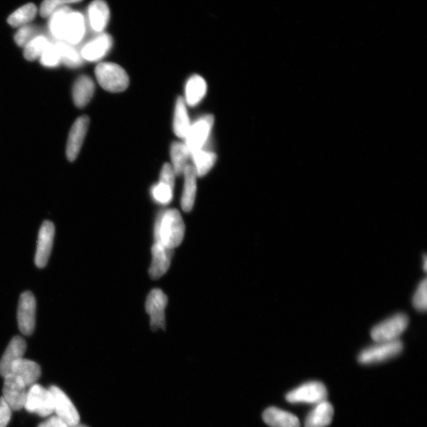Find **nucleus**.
<instances>
[{
  "instance_id": "nucleus-1",
  "label": "nucleus",
  "mask_w": 427,
  "mask_h": 427,
  "mask_svg": "<svg viewBox=\"0 0 427 427\" xmlns=\"http://www.w3.org/2000/svg\"><path fill=\"white\" fill-rule=\"evenodd\" d=\"M185 226L182 215L176 209L160 213L154 225V240L170 250L180 245L184 237Z\"/></svg>"
},
{
  "instance_id": "nucleus-2",
  "label": "nucleus",
  "mask_w": 427,
  "mask_h": 427,
  "mask_svg": "<svg viewBox=\"0 0 427 427\" xmlns=\"http://www.w3.org/2000/svg\"><path fill=\"white\" fill-rule=\"evenodd\" d=\"M97 81L108 92L125 91L129 86V76L123 68L115 63L103 62L95 68Z\"/></svg>"
},
{
  "instance_id": "nucleus-3",
  "label": "nucleus",
  "mask_w": 427,
  "mask_h": 427,
  "mask_svg": "<svg viewBox=\"0 0 427 427\" xmlns=\"http://www.w3.org/2000/svg\"><path fill=\"white\" fill-rule=\"evenodd\" d=\"M214 123L215 117L212 114L203 115L191 123L187 137L184 140L190 154L205 147L212 133Z\"/></svg>"
},
{
  "instance_id": "nucleus-4",
  "label": "nucleus",
  "mask_w": 427,
  "mask_h": 427,
  "mask_svg": "<svg viewBox=\"0 0 427 427\" xmlns=\"http://www.w3.org/2000/svg\"><path fill=\"white\" fill-rule=\"evenodd\" d=\"M409 324V318L405 313L392 316L381 323L374 326L371 330V337L376 343L393 341L398 339Z\"/></svg>"
},
{
  "instance_id": "nucleus-5",
  "label": "nucleus",
  "mask_w": 427,
  "mask_h": 427,
  "mask_svg": "<svg viewBox=\"0 0 427 427\" xmlns=\"http://www.w3.org/2000/svg\"><path fill=\"white\" fill-rule=\"evenodd\" d=\"M403 348V343L399 339L393 341L377 343L364 349L358 355V360L364 365L385 362L400 355Z\"/></svg>"
},
{
  "instance_id": "nucleus-6",
  "label": "nucleus",
  "mask_w": 427,
  "mask_h": 427,
  "mask_svg": "<svg viewBox=\"0 0 427 427\" xmlns=\"http://www.w3.org/2000/svg\"><path fill=\"white\" fill-rule=\"evenodd\" d=\"M24 407L27 412L41 417L50 416L54 412L53 395L49 389L34 384L27 392Z\"/></svg>"
},
{
  "instance_id": "nucleus-7",
  "label": "nucleus",
  "mask_w": 427,
  "mask_h": 427,
  "mask_svg": "<svg viewBox=\"0 0 427 427\" xmlns=\"http://www.w3.org/2000/svg\"><path fill=\"white\" fill-rule=\"evenodd\" d=\"M327 388L324 384L311 381L303 384L289 392L286 399L290 404L318 405L326 400Z\"/></svg>"
},
{
  "instance_id": "nucleus-8",
  "label": "nucleus",
  "mask_w": 427,
  "mask_h": 427,
  "mask_svg": "<svg viewBox=\"0 0 427 427\" xmlns=\"http://www.w3.org/2000/svg\"><path fill=\"white\" fill-rule=\"evenodd\" d=\"M3 394L12 411L18 412L24 408L27 400V386L20 377L12 374L4 377Z\"/></svg>"
},
{
  "instance_id": "nucleus-9",
  "label": "nucleus",
  "mask_w": 427,
  "mask_h": 427,
  "mask_svg": "<svg viewBox=\"0 0 427 427\" xmlns=\"http://www.w3.org/2000/svg\"><path fill=\"white\" fill-rule=\"evenodd\" d=\"M36 299L30 292L21 294L18 308V327L25 336H30L34 331L36 323Z\"/></svg>"
},
{
  "instance_id": "nucleus-10",
  "label": "nucleus",
  "mask_w": 427,
  "mask_h": 427,
  "mask_svg": "<svg viewBox=\"0 0 427 427\" xmlns=\"http://www.w3.org/2000/svg\"><path fill=\"white\" fill-rule=\"evenodd\" d=\"M53 398L54 412L67 426L79 424V414L72 402L60 388L53 386L48 388Z\"/></svg>"
},
{
  "instance_id": "nucleus-11",
  "label": "nucleus",
  "mask_w": 427,
  "mask_h": 427,
  "mask_svg": "<svg viewBox=\"0 0 427 427\" xmlns=\"http://www.w3.org/2000/svg\"><path fill=\"white\" fill-rule=\"evenodd\" d=\"M168 299L163 290L154 289L148 295L146 302V311L151 317V327L154 331L165 329V309Z\"/></svg>"
},
{
  "instance_id": "nucleus-12",
  "label": "nucleus",
  "mask_w": 427,
  "mask_h": 427,
  "mask_svg": "<svg viewBox=\"0 0 427 427\" xmlns=\"http://www.w3.org/2000/svg\"><path fill=\"white\" fill-rule=\"evenodd\" d=\"M90 126L88 116H82L73 123L67 144V157L70 162L75 161L81 151L86 133Z\"/></svg>"
},
{
  "instance_id": "nucleus-13",
  "label": "nucleus",
  "mask_w": 427,
  "mask_h": 427,
  "mask_svg": "<svg viewBox=\"0 0 427 427\" xmlns=\"http://www.w3.org/2000/svg\"><path fill=\"white\" fill-rule=\"evenodd\" d=\"M54 236L55 226L53 222L50 221L43 222L39 234L35 255L36 267L43 269L47 265L53 250Z\"/></svg>"
},
{
  "instance_id": "nucleus-14",
  "label": "nucleus",
  "mask_w": 427,
  "mask_h": 427,
  "mask_svg": "<svg viewBox=\"0 0 427 427\" xmlns=\"http://www.w3.org/2000/svg\"><path fill=\"white\" fill-rule=\"evenodd\" d=\"M113 39L108 34H98L83 47L80 54L83 60L97 62L102 60L113 47Z\"/></svg>"
},
{
  "instance_id": "nucleus-15",
  "label": "nucleus",
  "mask_w": 427,
  "mask_h": 427,
  "mask_svg": "<svg viewBox=\"0 0 427 427\" xmlns=\"http://www.w3.org/2000/svg\"><path fill=\"white\" fill-rule=\"evenodd\" d=\"M151 252L152 263L149 274L153 280H158L168 271L173 255V250L168 249L162 244L154 243Z\"/></svg>"
},
{
  "instance_id": "nucleus-16",
  "label": "nucleus",
  "mask_w": 427,
  "mask_h": 427,
  "mask_svg": "<svg viewBox=\"0 0 427 427\" xmlns=\"http://www.w3.org/2000/svg\"><path fill=\"white\" fill-rule=\"evenodd\" d=\"M27 350V343L21 337L11 339L1 360H0V375L6 377L11 374L12 365L22 358Z\"/></svg>"
},
{
  "instance_id": "nucleus-17",
  "label": "nucleus",
  "mask_w": 427,
  "mask_h": 427,
  "mask_svg": "<svg viewBox=\"0 0 427 427\" xmlns=\"http://www.w3.org/2000/svg\"><path fill=\"white\" fill-rule=\"evenodd\" d=\"M86 34L85 18L80 12L72 11L68 15L64 42L75 46L84 39Z\"/></svg>"
},
{
  "instance_id": "nucleus-18",
  "label": "nucleus",
  "mask_w": 427,
  "mask_h": 427,
  "mask_svg": "<svg viewBox=\"0 0 427 427\" xmlns=\"http://www.w3.org/2000/svg\"><path fill=\"white\" fill-rule=\"evenodd\" d=\"M11 374L20 377L29 387L34 385L40 379L41 370L38 363L22 358L12 365Z\"/></svg>"
},
{
  "instance_id": "nucleus-19",
  "label": "nucleus",
  "mask_w": 427,
  "mask_h": 427,
  "mask_svg": "<svg viewBox=\"0 0 427 427\" xmlns=\"http://www.w3.org/2000/svg\"><path fill=\"white\" fill-rule=\"evenodd\" d=\"M207 91L205 79L199 75L191 76L184 86V101L187 107H195L205 97Z\"/></svg>"
},
{
  "instance_id": "nucleus-20",
  "label": "nucleus",
  "mask_w": 427,
  "mask_h": 427,
  "mask_svg": "<svg viewBox=\"0 0 427 427\" xmlns=\"http://www.w3.org/2000/svg\"><path fill=\"white\" fill-rule=\"evenodd\" d=\"M110 12L104 0H95L88 8V18L90 28L94 32L100 34L107 28L109 21Z\"/></svg>"
},
{
  "instance_id": "nucleus-21",
  "label": "nucleus",
  "mask_w": 427,
  "mask_h": 427,
  "mask_svg": "<svg viewBox=\"0 0 427 427\" xmlns=\"http://www.w3.org/2000/svg\"><path fill=\"white\" fill-rule=\"evenodd\" d=\"M184 188L182 196V208L185 212H190L194 208L196 191L197 175L191 164H189L183 172Z\"/></svg>"
},
{
  "instance_id": "nucleus-22",
  "label": "nucleus",
  "mask_w": 427,
  "mask_h": 427,
  "mask_svg": "<svg viewBox=\"0 0 427 427\" xmlns=\"http://www.w3.org/2000/svg\"><path fill=\"white\" fill-rule=\"evenodd\" d=\"M95 92L94 80L88 76H81L73 86L72 97L74 103L78 108L88 105Z\"/></svg>"
},
{
  "instance_id": "nucleus-23",
  "label": "nucleus",
  "mask_w": 427,
  "mask_h": 427,
  "mask_svg": "<svg viewBox=\"0 0 427 427\" xmlns=\"http://www.w3.org/2000/svg\"><path fill=\"white\" fill-rule=\"evenodd\" d=\"M263 419L270 427H301L298 417L278 407H271L266 409Z\"/></svg>"
},
{
  "instance_id": "nucleus-24",
  "label": "nucleus",
  "mask_w": 427,
  "mask_h": 427,
  "mask_svg": "<svg viewBox=\"0 0 427 427\" xmlns=\"http://www.w3.org/2000/svg\"><path fill=\"white\" fill-rule=\"evenodd\" d=\"M334 408L329 401L325 400L316 405L313 409L309 413L305 427H326L332 423Z\"/></svg>"
},
{
  "instance_id": "nucleus-25",
  "label": "nucleus",
  "mask_w": 427,
  "mask_h": 427,
  "mask_svg": "<svg viewBox=\"0 0 427 427\" xmlns=\"http://www.w3.org/2000/svg\"><path fill=\"white\" fill-rule=\"evenodd\" d=\"M191 122L188 112L187 104H185L184 98L179 97L177 99L173 114L172 128L173 133L178 138L184 140L189 131Z\"/></svg>"
},
{
  "instance_id": "nucleus-26",
  "label": "nucleus",
  "mask_w": 427,
  "mask_h": 427,
  "mask_svg": "<svg viewBox=\"0 0 427 427\" xmlns=\"http://www.w3.org/2000/svg\"><path fill=\"white\" fill-rule=\"evenodd\" d=\"M190 158L193 161L191 165L194 166L197 177H202L212 170L217 161V154L203 148V149L191 153Z\"/></svg>"
},
{
  "instance_id": "nucleus-27",
  "label": "nucleus",
  "mask_w": 427,
  "mask_h": 427,
  "mask_svg": "<svg viewBox=\"0 0 427 427\" xmlns=\"http://www.w3.org/2000/svg\"><path fill=\"white\" fill-rule=\"evenodd\" d=\"M171 166L176 176L183 175L190 159V152L184 142H175L170 147Z\"/></svg>"
},
{
  "instance_id": "nucleus-28",
  "label": "nucleus",
  "mask_w": 427,
  "mask_h": 427,
  "mask_svg": "<svg viewBox=\"0 0 427 427\" xmlns=\"http://www.w3.org/2000/svg\"><path fill=\"white\" fill-rule=\"evenodd\" d=\"M70 8H61L49 16L48 28L51 35L57 41H64L66 24L68 15L71 13Z\"/></svg>"
},
{
  "instance_id": "nucleus-29",
  "label": "nucleus",
  "mask_w": 427,
  "mask_h": 427,
  "mask_svg": "<svg viewBox=\"0 0 427 427\" xmlns=\"http://www.w3.org/2000/svg\"><path fill=\"white\" fill-rule=\"evenodd\" d=\"M36 6L33 4H27L23 7L18 8L8 18V22L12 27H20L26 26L27 23L32 22L36 15Z\"/></svg>"
},
{
  "instance_id": "nucleus-30",
  "label": "nucleus",
  "mask_w": 427,
  "mask_h": 427,
  "mask_svg": "<svg viewBox=\"0 0 427 427\" xmlns=\"http://www.w3.org/2000/svg\"><path fill=\"white\" fill-rule=\"evenodd\" d=\"M55 43L59 48L61 63L72 68L79 67L83 65V60L81 54L75 47L64 41Z\"/></svg>"
},
{
  "instance_id": "nucleus-31",
  "label": "nucleus",
  "mask_w": 427,
  "mask_h": 427,
  "mask_svg": "<svg viewBox=\"0 0 427 427\" xmlns=\"http://www.w3.org/2000/svg\"><path fill=\"white\" fill-rule=\"evenodd\" d=\"M50 41L43 35L36 36L24 46V57L29 61H34L41 57L43 52Z\"/></svg>"
},
{
  "instance_id": "nucleus-32",
  "label": "nucleus",
  "mask_w": 427,
  "mask_h": 427,
  "mask_svg": "<svg viewBox=\"0 0 427 427\" xmlns=\"http://www.w3.org/2000/svg\"><path fill=\"white\" fill-rule=\"evenodd\" d=\"M173 189L170 185L158 182L151 189V196L154 201L163 205L169 204L173 197Z\"/></svg>"
},
{
  "instance_id": "nucleus-33",
  "label": "nucleus",
  "mask_w": 427,
  "mask_h": 427,
  "mask_svg": "<svg viewBox=\"0 0 427 427\" xmlns=\"http://www.w3.org/2000/svg\"><path fill=\"white\" fill-rule=\"evenodd\" d=\"M39 59L41 64L44 67H58L61 63V57L57 43H49Z\"/></svg>"
},
{
  "instance_id": "nucleus-34",
  "label": "nucleus",
  "mask_w": 427,
  "mask_h": 427,
  "mask_svg": "<svg viewBox=\"0 0 427 427\" xmlns=\"http://www.w3.org/2000/svg\"><path fill=\"white\" fill-rule=\"evenodd\" d=\"M83 0H44L41 6L40 14L42 17L48 18L54 11L64 8L65 5L81 2Z\"/></svg>"
},
{
  "instance_id": "nucleus-35",
  "label": "nucleus",
  "mask_w": 427,
  "mask_h": 427,
  "mask_svg": "<svg viewBox=\"0 0 427 427\" xmlns=\"http://www.w3.org/2000/svg\"><path fill=\"white\" fill-rule=\"evenodd\" d=\"M426 278H424L419 283L416 288V292H414L412 304L414 308L419 312H425L427 307V287H426Z\"/></svg>"
},
{
  "instance_id": "nucleus-36",
  "label": "nucleus",
  "mask_w": 427,
  "mask_h": 427,
  "mask_svg": "<svg viewBox=\"0 0 427 427\" xmlns=\"http://www.w3.org/2000/svg\"><path fill=\"white\" fill-rule=\"evenodd\" d=\"M39 34V29L34 26L21 27L15 36V41L18 46L24 47L27 43Z\"/></svg>"
},
{
  "instance_id": "nucleus-37",
  "label": "nucleus",
  "mask_w": 427,
  "mask_h": 427,
  "mask_svg": "<svg viewBox=\"0 0 427 427\" xmlns=\"http://www.w3.org/2000/svg\"><path fill=\"white\" fill-rule=\"evenodd\" d=\"M176 175L173 171L172 166L169 163H165L161 170L159 176V182H163L170 187L175 188Z\"/></svg>"
},
{
  "instance_id": "nucleus-38",
  "label": "nucleus",
  "mask_w": 427,
  "mask_h": 427,
  "mask_svg": "<svg viewBox=\"0 0 427 427\" xmlns=\"http://www.w3.org/2000/svg\"><path fill=\"white\" fill-rule=\"evenodd\" d=\"M12 410L4 398H0V427H7L11 419Z\"/></svg>"
},
{
  "instance_id": "nucleus-39",
  "label": "nucleus",
  "mask_w": 427,
  "mask_h": 427,
  "mask_svg": "<svg viewBox=\"0 0 427 427\" xmlns=\"http://www.w3.org/2000/svg\"><path fill=\"white\" fill-rule=\"evenodd\" d=\"M39 427H67V425L63 420L55 416L41 423Z\"/></svg>"
},
{
  "instance_id": "nucleus-40",
  "label": "nucleus",
  "mask_w": 427,
  "mask_h": 427,
  "mask_svg": "<svg viewBox=\"0 0 427 427\" xmlns=\"http://www.w3.org/2000/svg\"><path fill=\"white\" fill-rule=\"evenodd\" d=\"M67 427H88V426L79 423V424H76V425L67 426Z\"/></svg>"
},
{
  "instance_id": "nucleus-41",
  "label": "nucleus",
  "mask_w": 427,
  "mask_h": 427,
  "mask_svg": "<svg viewBox=\"0 0 427 427\" xmlns=\"http://www.w3.org/2000/svg\"><path fill=\"white\" fill-rule=\"evenodd\" d=\"M423 269H424V271L426 270V256H424V267H423Z\"/></svg>"
}]
</instances>
